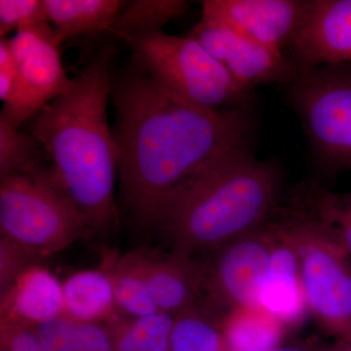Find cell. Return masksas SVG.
Listing matches in <instances>:
<instances>
[{
  "label": "cell",
  "instance_id": "1",
  "mask_svg": "<svg viewBox=\"0 0 351 351\" xmlns=\"http://www.w3.org/2000/svg\"><path fill=\"white\" fill-rule=\"evenodd\" d=\"M110 98L119 182V209L152 230L164 205L198 176L249 149L247 110H212L189 103L129 60L112 69Z\"/></svg>",
  "mask_w": 351,
  "mask_h": 351
},
{
  "label": "cell",
  "instance_id": "2",
  "mask_svg": "<svg viewBox=\"0 0 351 351\" xmlns=\"http://www.w3.org/2000/svg\"><path fill=\"white\" fill-rule=\"evenodd\" d=\"M113 44L101 48L61 97L29 120V133L49 157L61 184L90 235L107 234L119 223L115 199L117 156L108 123Z\"/></svg>",
  "mask_w": 351,
  "mask_h": 351
},
{
  "label": "cell",
  "instance_id": "3",
  "mask_svg": "<svg viewBox=\"0 0 351 351\" xmlns=\"http://www.w3.org/2000/svg\"><path fill=\"white\" fill-rule=\"evenodd\" d=\"M280 186L276 166L241 149L175 193L152 230L168 250L204 257L267 223L279 206Z\"/></svg>",
  "mask_w": 351,
  "mask_h": 351
},
{
  "label": "cell",
  "instance_id": "4",
  "mask_svg": "<svg viewBox=\"0 0 351 351\" xmlns=\"http://www.w3.org/2000/svg\"><path fill=\"white\" fill-rule=\"evenodd\" d=\"M0 234L41 260L90 232L58 182L52 163L41 161L0 179Z\"/></svg>",
  "mask_w": 351,
  "mask_h": 351
},
{
  "label": "cell",
  "instance_id": "5",
  "mask_svg": "<svg viewBox=\"0 0 351 351\" xmlns=\"http://www.w3.org/2000/svg\"><path fill=\"white\" fill-rule=\"evenodd\" d=\"M130 61L189 103L212 110H247L252 91L245 89L193 36L163 31L124 43Z\"/></svg>",
  "mask_w": 351,
  "mask_h": 351
},
{
  "label": "cell",
  "instance_id": "6",
  "mask_svg": "<svg viewBox=\"0 0 351 351\" xmlns=\"http://www.w3.org/2000/svg\"><path fill=\"white\" fill-rule=\"evenodd\" d=\"M294 242L308 313L339 339L351 337V260L314 219L291 206L276 209Z\"/></svg>",
  "mask_w": 351,
  "mask_h": 351
},
{
  "label": "cell",
  "instance_id": "7",
  "mask_svg": "<svg viewBox=\"0 0 351 351\" xmlns=\"http://www.w3.org/2000/svg\"><path fill=\"white\" fill-rule=\"evenodd\" d=\"M314 154L330 172L351 171V68L325 64L300 73L289 88Z\"/></svg>",
  "mask_w": 351,
  "mask_h": 351
},
{
  "label": "cell",
  "instance_id": "8",
  "mask_svg": "<svg viewBox=\"0 0 351 351\" xmlns=\"http://www.w3.org/2000/svg\"><path fill=\"white\" fill-rule=\"evenodd\" d=\"M270 218L253 232L228 242L200 260L208 304L221 315L258 306V295L274 248Z\"/></svg>",
  "mask_w": 351,
  "mask_h": 351
},
{
  "label": "cell",
  "instance_id": "9",
  "mask_svg": "<svg viewBox=\"0 0 351 351\" xmlns=\"http://www.w3.org/2000/svg\"><path fill=\"white\" fill-rule=\"evenodd\" d=\"M19 69V80L12 100L3 105L0 119L20 128L45 106L71 86L62 64L60 45L50 23L16 32L9 38Z\"/></svg>",
  "mask_w": 351,
  "mask_h": 351
},
{
  "label": "cell",
  "instance_id": "10",
  "mask_svg": "<svg viewBox=\"0 0 351 351\" xmlns=\"http://www.w3.org/2000/svg\"><path fill=\"white\" fill-rule=\"evenodd\" d=\"M245 89L269 83L292 84L300 73L283 53L233 31L217 21L201 17L189 32Z\"/></svg>",
  "mask_w": 351,
  "mask_h": 351
},
{
  "label": "cell",
  "instance_id": "11",
  "mask_svg": "<svg viewBox=\"0 0 351 351\" xmlns=\"http://www.w3.org/2000/svg\"><path fill=\"white\" fill-rule=\"evenodd\" d=\"M202 17L283 53L306 20L308 0H205Z\"/></svg>",
  "mask_w": 351,
  "mask_h": 351
},
{
  "label": "cell",
  "instance_id": "12",
  "mask_svg": "<svg viewBox=\"0 0 351 351\" xmlns=\"http://www.w3.org/2000/svg\"><path fill=\"white\" fill-rule=\"evenodd\" d=\"M288 58L299 73L351 62V0H308Z\"/></svg>",
  "mask_w": 351,
  "mask_h": 351
},
{
  "label": "cell",
  "instance_id": "13",
  "mask_svg": "<svg viewBox=\"0 0 351 351\" xmlns=\"http://www.w3.org/2000/svg\"><path fill=\"white\" fill-rule=\"evenodd\" d=\"M135 252L159 311L176 316L198 304H208L199 258L169 250Z\"/></svg>",
  "mask_w": 351,
  "mask_h": 351
},
{
  "label": "cell",
  "instance_id": "14",
  "mask_svg": "<svg viewBox=\"0 0 351 351\" xmlns=\"http://www.w3.org/2000/svg\"><path fill=\"white\" fill-rule=\"evenodd\" d=\"M270 223L274 233V248L258 295V306L289 327L301 322L308 308L294 242L276 211L270 217Z\"/></svg>",
  "mask_w": 351,
  "mask_h": 351
},
{
  "label": "cell",
  "instance_id": "15",
  "mask_svg": "<svg viewBox=\"0 0 351 351\" xmlns=\"http://www.w3.org/2000/svg\"><path fill=\"white\" fill-rule=\"evenodd\" d=\"M64 314L63 284L45 267L25 270L1 295V315L38 325Z\"/></svg>",
  "mask_w": 351,
  "mask_h": 351
},
{
  "label": "cell",
  "instance_id": "16",
  "mask_svg": "<svg viewBox=\"0 0 351 351\" xmlns=\"http://www.w3.org/2000/svg\"><path fill=\"white\" fill-rule=\"evenodd\" d=\"M122 4L119 0H44L60 46L71 38L108 32Z\"/></svg>",
  "mask_w": 351,
  "mask_h": 351
},
{
  "label": "cell",
  "instance_id": "17",
  "mask_svg": "<svg viewBox=\"0 0 351 351\" xmlns=\"http://www.w3.org/2000/svg\"><path fill=\"white\" fill-rule=\"evenodd\" d=\"M289 206L314 219L351 260V193L307 184L295 191Z\"/></svg>",
  "mask_w": 351,
  "mask_h": 351
},
{
  "label": "cell",
  "instance_id": "18",
  "mask_svg": "<svg viewBox=\"0 0 351 351\" xmlns=\"http://www.w3.org/2000/svg\"><path fill=\"white\" fill-rule=\"evenodd\" d=\"M64 314L85 322H110L117 309L112 281L103 269L75 272L63 283Z\"/></svg>",
  "mask_w": 351,
  "mask_h": 351
},
{
  "label": "cell",
  "instance_id": "19",
  "mask_svg": "<svg viewBox=\"0 0 351 351\" xmlns=\"http://www.w3.org/2000/svg\"><path fill=\"white\" fill-rule=\"evenodd\" d=\"M101 269L112 281L117 308L129 318L158 313L135 251L105 253Z\"/></svg>",
  "mask_w": 351,
  "mask_h": 351
},
{
  "label": "cell",
  "instance_id": "20",
  "mask_svg": "<svg viewBox=\"0 0 351 351\" xmlns=\"http://www.w3.org/2000/svg\"><path fill=\"white\" fill-rule=\"evenodd\" d=\"M221 326L228 351H269L280 345L287 328L260 306L228 311Z\"/></svg>",
  "mask_w": 351,
  "mask_h": 351
},
{
  "label": "cell",
  "instance_id": "21",
  "mask_svg": "<svg viewBox=\"0 0 351 351\" xmlns=\"http://www.w3.org/2000/svg\"><path fill=\"white\" fill-rule=\"evenodd\" d=\"M34 326L48 351H114L107 322H85L63 314Z\"/></svg>",
  "mask_w": 351,
  "mask_h": 351
},
{
  "label": "cell",
  "instance_id": "22",
  "mask_svg": "<svg viewBox=\"0 0 351 351\" xmlns=\"http://www.w3.org/2000/svg\"><path fill=\"white\" fill-rule=\"evenodd\" d=\"M221 318L208 304L177 314L171 332V351H228Z\"/></svg>",
  "mask_w": 351,
  "mask_h": 351
},
{
  "label": "cell",
  "instance_id": "23",
  "mask_svg": "<svg viewBox=\"0 0 351 351\" xmlns=\"http://www.w3.org/2000/svg\"><path fill=\"white\" fill-rule=\"evenodd\" d=\"M189 3L184 0H138L117 16L108 34L125 41L163 31L171 21L182 17L188 11Z\"/></svg>",
  "mask_w": 351,
  "mask_h": 351
},
{
  "label": "cell",
  "instance_id": "24",
  "mask_svg": "<svg viewBox=\"0 0 351 351\" xmlns=\"http://www.w3.org/2000/svg\"><path fill=\"white\" fill-rule=\"evenodd\" d=\"M174 316L158 313L140 318L112 319L114 351H171Z\"/></svg>",
  "mask_w": 351,
  "mask_h": 351
},
{
  "label": "cell",
  "instance_id": "25",
  "mask_svg": "<svg viewBox=\"0 0 351 351\" xmlns=\"http://www.w3.org/2000/svg\"><path fill=\"white\" fill-rule=\"evenodd\" d=\"M48 157L31 133L0 119V179L25 172Z\"/></svg>",
  "mask_w": 351,
  "mask_h": 351
},
{
  "label": "cell",
  "instance_id": "26",
  "mask_svg": "<svg viewBox=\"0 0 351 351\" xmlns=\"http://www.w3.org/2000/svg\"><path fill=\"white\" fill-rule=\"evenodd\" d=\"M48 22L44 0H0V38Z\"/></svg>",
  "mask_w": 351,
  "mask_h": 351
},
{
  "label": "cell",
  "instance_id": "27",
  "mask_svg": "<svg viewBox=\"0 0 351 351\" xmlns=\"http://www.w3.org/2000/svg\"><path fill=\"white\" fill-rule=\"evenodd\" d=\"M40 258L19 244L0 237V293L3 295L21 276Z\"/></svg>",
  "mask_w": 351,
  "mask_h": 351
},
{
  "label": "cell",
  "instance_id": "28",
  "mask_svg": "<svg viewBox=\"0 0 351 351\" xmlns=\"http://www.w3.org/2000/svg\"><path fill=\"white\" fill-rule=\"evenodd\" d=\"M0 351H48L34 325L1 315Z\"/></svg>",
  "mask_w": 351,
  "mask_h": 351
},
{
  "label": "cell",
  "instance_id": "29",
  "mask_svg": "<svg viewBox=\"0 0 351 351\" xmlns=\"http://www.w3.org/2000/svg\"><path fill=\"white\" fill-rule=\"evenodd\" d=\"M19 80V69L9 45V38L0 39V100H12Z\"/></svg>",
  "mask_w": 351,
  "mask_h": 351
},
{
  "label": "cell",
  "instance_id": "30",
  "mask_svg": "<svg viewBox=\"0 0 351 351\" xmlns=\"http://www.w3.org/2000/svg\"><path fill=\"white\" fill-rule=\"evenodd\" d=\"M332 351H351V337L343 339H339L338 345L335 346Z\"/></svg>",
  "mask_w": 351,
  "mask_h": 351
},
{
  "label": "cell",
  "instance_id": "31",
  "mask_svg": "<svg viewBox=\"0 0 351 351\" xmlns=\"http://www.w3.org/2000/svg\"><path fill=\"white\" fill-rule=\"evenodd\" d=\"M269 351H304V350H302V348H297V346H282L279 345L278 346H276V348H272V350H270Z\"/></svg>",
  "mask_w": 351,
  "mask_h": 351
}]
</instances>
